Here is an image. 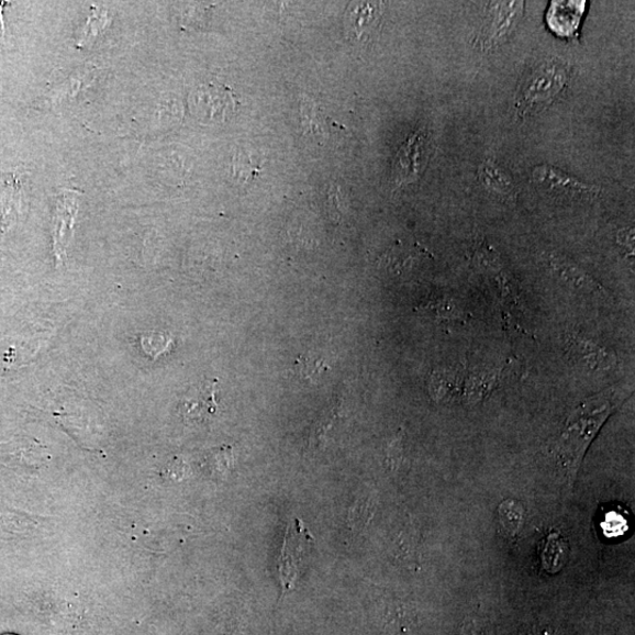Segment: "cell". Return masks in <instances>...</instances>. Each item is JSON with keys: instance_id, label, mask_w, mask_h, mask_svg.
I'll list each match as a JSON object with an SVG mask.
<instances>
[{"instance_id": "obj_1", "label": "cell", "mask_w": 635, "mask_h": 635, "mask_svg": "<svg viewBox=\"0 0 635 635\" xmlns=\"http://www.w3.org/2000/svg\"><path fill=\"white\" fill-rule=\"evenodd\" d=\"M623 387H613L584 400L568 415L550 453L568 481L573 483L588 448L612 413L628 398Z\"/></svg>"}, {"instance_id": "obj_2", "label": "cell", "mask_w": 635, "mask_h": 635, "mask_svg": "<svg viewBox=\"0 0 635 635\" xmlns=\"http://www.w3.org/2000/svg\"><path fill=\"white\" fill-rule=\"evenodd\" d=\"M570 78V66L560 58H548L534 66L516 91L514 111L517 119L525 120L555 104Z\"/></svg>"}, {"instance_id": "obj_3", "label": "cell", "mask_w": 635, "mask_h": 635, "mask_svg": "<svg viewBox=\"0 0 635 635\" xmlns=\"http://www.w3.org/2000/svg\"><path fill=\"white\" fill-rule=\"evenodd\" d=\"M313 544V536L307 525L294 520L288 527L277 564L282 592L294 589L300 573L308 565Z\"/></svg>"}, {"instance_id": "obj_4", "label": "cell", "mask_w": 635, "mask_h": 635, "mask_svg": "<svg viewBox=\"0 0 635 635\" xmlns=\"http://www.w3.org/2000/svg\"><path fill=\"white\" fill-rule=\"evenodd\" d=\"M525 2H491L475 45L482 53L504 45L523 20Z\"/></svg>"}, {"instance_id": "obj_5", "label": "cell", "mask_w": 635, "mask_h": 635, "mask_svg": "<svg viewBox=\"0 0 635 635\" xmlns=\"http://www.w3.org/2000/svg\"><path fill=\"white\" fill-rule=\"evenodd\" d=\"M431 155V141L424 127L410 133L396 153L392 167L391 180L394 189L410 186L420 179L426 170Z\"/></svg>"}, {"instance_id": "obj_6", "label": "cell", "mask_w": 635, "mask_h": 635, "mask_svg": "<svg viewBox=\"0 0 635 635\" xmlns=\"http://www.w3.org/2000/svg\"><path fill=\"white\" fill-rule=\"evenodd\" d=\"M477 271L490 280L499 297L516 311H524L523 300L512 275L495 248L487 241L477 244L474 253Z\"/></svg>"}, {"instance_id": "obj_7", "label": "cell", "mask_w": 635, "mask_h": 635, "mask_svg": "<svg viewBox=\"0 0 635 635\" xmlns=\"http://www.w3.org/2000/svg\"><path fill=\"white\" fill-rule=\"evenodd\" d=\"M567 355L584 371L598 375L610 374L617 367V357L612 348L572 331L565 338Z\"/></svg>"}, {"instance_id": "obj_8", "label": "cell", "mask_w": 635, "mask_h": 635, "mask_svg": "<svg viewBox=\"0 0 635 635\" xmlns=\"http://www.w3.org/2000/svg\"><path fill=\"white\" fill-rule=\"evenodd\" d=\"M531 180L538 189L549 196L571 200H593L600 193V188L581 181L555 166L539 165L534 167Z\"/></svg>"}, {"instance_id": "obj_9", "label": "cell", "mask_w": 635, "mask_h": 635, "mask_svg": "<svg viewBox=\"0 0 635 635\" xmlns=\"http://www.w3.org/2000/svg\"><path fill=\"white\" fill-rule=\"evenodd\" d=\"M193 113L204 123H223L235 114L238 100L235 92L222 83L210 82L191 96Z\"/></svg>"}, {"instance_id": "obj_10", "label": "cell", "mask_w": 635, "mask_h": 635, "mask_svg": "<svg viewBox=\"0 0 635 635\" xmlns=\"http://www.w3.org/2000/svg\"><path fill=\"white\" fill-rule=\"evenodd\" d=\"M547 265L549 271L567 288L581 294L611 300L612 296L606 288L571 258L557 253L549 254Z\"/></svg>"}, {"instance_id": "obj_11", "label": "cell", "mask_w": 635, "mask_h": 635, "mask_svg": "<svg viewBox=\"0 0 635 635\" xmlns=\"http://www.w3.org/2000/svg\"><path fill=\"white\" fill-rule=\"evenodd\" d=\"M584 9V2H553L547 10L546 23L555 35L573 38L579 31Z\"/></svg>"}, {"instance_id": "obj_12", "label": "cell", "mask_w": 635, "mask_h": 635, "mask_svg": "<svg viewBox=\"0 0 635 635\" xmlns=\"http://www.w3.org/2000/svg\"><path fill=\"white\" fill-rule=\"evenodd\" d=\"M501 377H503V371L499 369L475 370L461 376L458 398L461 403L475 406L499 387Z\"/></svg>"}, {"instance_id": "obj_13", "label": "cell", "mask_w": 635, "mask_h": 635, "mask_svg": "<svg viewBox=\"0 0 635 635\" xmlns=\"http://www.w3.org/2000/svg\"><path fill=\"white\" fill-rule=\"evenodd\" d=\"M481 186L505 202H515L516 187L509 171L493 158L484 159L478 170Z\"/></svg>"}, {"instance_id": "obj_14", "label": "cell", "mask_w": 635, "mask_h": 635, "mask_svg": "<svg viewBox=\"0 0 635 635\" xmlns=\"http://www.w3.org/2000/svg\"><path fill=\"white\" fill-rule=\"evenodd\" d=\"M215 382L204 383L190 392L179 406L183 420L193 423H203L211 417L216 410Z\"/></svg>"}, {"instance_id": "obj_15", "label": "cell", "mask_w": 635, "mask_h": 635, "mask_svg": "<svg viewBox=\"0 0 635 635\" xmlns=\"http://www.w3.org/2000/svg\"><path fill=\"white\" fill-rule=\"evenodd\" d=\"M381 3H356L347 13V31L358 41L369 40L381 20Z\"/></svg>"}, {"instance_id": "obj_16", "label": "cell", "mask_w": 635, "mask_h": 635, "mask_svg": "<svg viewBox=\"0 0 635 635\" xmlns=\"http://www.w3.org/2000/svg\"><path fill=\"white\" fill-rule=\"evenodd\" d=\"M461 375L457 371L439 367L431 372L427 379L430 397L436 403H444L459 397Z\"/></svg>"}, {"instance_id": "obj_17", "label": "cell", "mask_w": 635, "mask_h": 635, "mask_svg": "<svg viewBox=\"0 0 635 635\" xmlns=\"http://www.w3.org/2000/svg\"><path fill=\"white\" fill-rule=\"evenodd\" d=\"M423 310L431 313L436 320L449 323H466L472 316L459 300L450 294L434 297Z\"/></svg>"}, {"instance_id": "obj_18", "label": "cell", "mask_w": 635, "mask_h": 635, "mask_svg": "<svg viewBox=\"0 0 635 635\" xmlns=\"http://www.w3.org/2000/svg\"><path fill=\"white\" fill-rule=\"evenodd\" d=\"M541 555L545 571L554 575L561 570L566 561L567 545L560 534H549L545 539Z\"/></svg>"}, {"instance_id": "obj_19", "label": "cell", "mask_w": 635, "mask_h": 635, "mask_svg": "<svg viewBox=\"0 0 635 635\" xmlns=\"http://www.w3.org/2000/svg\"><path fill=\"white\" fill-rule=\"evenodd\" d=\"M498 512L501 531L508 534V536L514 537L522 527L524 520L523 506L516 503V501L509 499L499 506Z\"/></svg>"}, {"instance_id": "obj_20", "label": "cell", "mask_w": 635, "mask_h": 635, "mask_svg": "<svg viewBox=\"0 0 635 635\" xmlns=\"http://www.w3.org/2000/svg\"><path fill=\"white\" fill-rule=\"evenodd\" d=\"M328 370V366L321 358L300 356L294 364V372L299 379L316 382Z\"/></svg>"}, {"instance_id": "obj_21", "label": "cell", "mask_w": 635, "mask_h": 635, "mask_svg": "<svg viewBox=\"0 0 635 635\" xmlns=\"http://www.w3.org/2000/svg\"><path fill=\"white\" fill-rule=\"evenodd\" d=\"M421 258V250L416 249H392L387 257L389 270L394 275L411 271L416 260Z\"/></svg>"}, {"instance_id": "obj_22", "label": "cell", "mask_w": 635, "mask_h": 635, "mask_svg": "<svg viewBox=\"0 0 635 635\" xmlns=\"http://www.w3.org/2000/svg\"><path fill=\"white\" fill-rule=\"evenodd\" d=\"M232 466L231 449H214L207 458L208 470L215 476H225Z\"/></svg>"}, {"instance_id": "obj_23", "label": "cell", "mask_w": 635, "mask_h": 635, "mask_svg": "<svg viewBox=\"0 0 635 635\" xmlns=\"http://www.w3.org/2000/svg\"><path fill=\"white\" fill-rule=\"evenodd\" d=\"M171 341L163 333H148L142 338L145 353L153 358H157L169 346Z\"/></svg>"}, {"instance_id": "obj_24", "label": "cell", "mask_w": 635, "mask_h": 635, "mask_svg": "<svg viewBox=\"0 0 635 635\" xmlns=\"http://www.w3.org/2000/svg\"><path fill=\"white\" fill-rule=\"evenodd\" d=\"M233 175L239 180H250L259 175L260 169L247 156L238 155L232 165Z\"/></svg>"}, {"instance_id": "obj_25", "label": "cell", "mask_w": 635, "mask_h": 635, "mask_svg": "<svg viewBox=\"0 0 635 635\" xmlns=\"http://www.w3.org/2000/svg\"><path fill=\"white\" fill-rule=\"evenodd\" d=\"M626 528L627 523L620 513L610 512L606 514L604 530L608 534H612L613 537H617V534H623Z\"/></svg>"}, {"instance_id": "obj_26", "label": "cell", "mask_w": 635, "mask_h": 635, "mask_svg": "<svg viewBox=\"0 0 635 635\" xmlns=\"http://www.w3.org/2000/svg\"><path fill=\"white\" fill-rule=\"evenodd\" d=\"M616 243L624 250H626L628 256L634 255V230L633 227H625L617 232Z\"/></svg>"}, {"instance_id": "obj_27", "label": "cell", "mask_w": 635, "mask_h": 635, "mask_svg": "<svg viewBox=\"0 0 635 635\" xmlns=\"http://www.w3.org/2000/svg\"><path fill=\"white\" fill-rule=\"evenodd\" d=\"M167 472L170 475L175 474L174 478L180 480L182 477H186L187 466L180 460H175L169 465Z\"/></svg>"}, {"instance_id": "obj_28", "label": "cell", "mask_w": 635, "mask_h": 635, "mask_svg": "<svg viewBox=\"0 0 635 635\" xmlns=\"http://www.w3.org/2000/svg\"><path fill=\"white\" fill-rule=\"evenodd\" d=\"M544 635H558V634L553 633V632H546Z\"/></svg>"}, {"instance_id": "obj_29", "label": "cell", "mask_w": 635, "mask_h": 635, "mask_svg": "<svg viewBox=\"0 0 635 635\" xmlns=\"http://www.w3.org/2000/svg\"><path fill=\"white\" fill-rule=\"evenodd\" d=\"M0 635H19V634H15V633H3V634H0Z\"/></svg>"}]
</instances>
